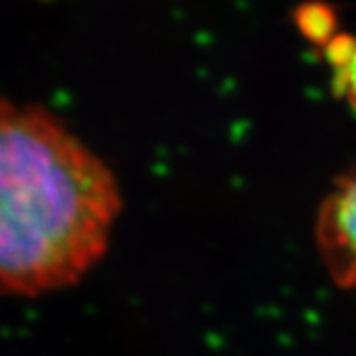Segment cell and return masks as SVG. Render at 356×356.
Returning a JSON list of instances; mask_svg holds the SVG:
<instances>
[{
    "instance_id": "cell-1",
    "label": "cell",
    "mask_w": 356,
    "mask_h": 356,
    "mask_svg": "<svg viewBox=\"0 0 356 356\" xmlns=\"http://www.w3.org/2000/svg\"><path fill=\"white\" fill-rule=\"evenodd\" d=\"M119 208L111 170L56 117L0 99V293L76 283L107 250Z\"/></svg>"
},
{
    "instance_id": "cell-2",
    "label": "cell",
    "mask_w": 356,
    "mask_h": 356,
    "mask_svg": "<svg viewBox=\"0 0 356 356\" xmlns=\"http://www.w3.org/2000/svg\"><path fill=\"white\" fill-rule=\"evenodd\" d=\"M317 243L332 280L356 293V175L344 178L323 204Z\"/></svg>"
},
{
    "instance_id": "cell-3",
    "label": "cell",
    "mask_w": 356,
    "mask_h": 356,
    "mask_svg": "<svg viewBox=\"0 0 356 356\" xmlns=\"http://www.w3.org/2000/svg\"><path fill=\"white\" fill-rule=\"evenodd\" d=\"M323 48L334 91L356 111V32H334Z\"/></svg>"
}]
</instances>
